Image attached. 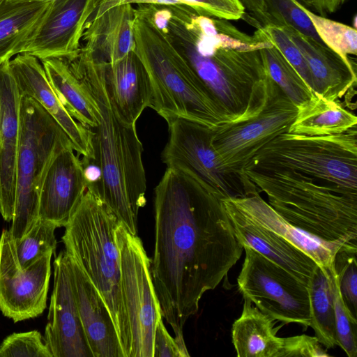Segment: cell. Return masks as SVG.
<instances>
[{
    "label": "cell",
    "instance_id": "f6af8a7d",
    "mask_svg": "<svg viewBox=\"0 0 357 357\" xmlns=\"http://www.w3.org/2000/svg\"><path fill=\"white\" fill-rule=\"evenodd\" d=\"M15 2H50L54 0H9Z\"/></svg>",
    "mask_w": 357,
    "mask_h": 357
},
{
    "label": "cell",
    "instance_id": "d6a6232c",
    "mask_svg": "<svg viewBox=\"0 0 357 357\" xmlns=\"http://www.w3.org/2000/svg\"><path fill=\"white\" fill-rule=\"evenodd\" d=\"M265 1L271 24L291 27L299 33L324 44L306 14L305 7L297 1Z\"/></svg>",
    "mask_w": 357,
    "mask_h": 357
},
{
    "label": "cell",
    "instance_id": "bcb514c9",
    "mask_svg": "<svg viewBox=\"0 0 357 357\" xmlns=\"http://www.w3.org/2000/svg\"><path fill=\"white\" fill-rule=\"evenodd\" d=\"M6 1H8V0H0V3L4 2Z\"/></svg>",
    "mask_w": 357,
    "mask_h": 357
},
{
    "label": "cell",
    "instance_id": "277c9868",
    "mask_svg": "<svg viewBox=\"0 0 357 357\" xmlns=\"http://www.w3.org/2000/svg\"><path fill=\"white\" fill-rule=\"evenodd\" d=\"M135 8L132 52L151 86L150 107L165 121L183 118L216 128L229 123L168 31L153 18V4Z\"/></svg>",
    "mask_w": 357,
    "mask_h": 357
},
{
    "label": "cell",
    "instance_id": "4dcf8cb0",
    "mask_svg": "<svg viewBox=\"0 0 357 357\" xmlns=\"http://www.w3.org/2000/svg\"><path fill=\"white\" fill-rule=\"evenodd\" d=\"M56 228L53 223L38 218L24 237L13 238L15 253L22 268L30 266L49 253L55 254Z\"/></svg>",
    "mask_w": 357,
    "mask_h": 357
},
{
    "label": "cell",
    "instance_id": "7a4b0ae2",
    "mask_svg": "<svg viewBox=\"0 0 357 357\" xmlns=\"http://www.w3.org/2000/svg\"><path fill=\"white\" fill-rule=\"evenodd\" d=\"M177 20L170 29L173 40L229 123L257 116L275 89L261 54V29L250 36L229 20L192 8L181 11Z\"/></svg>",
    "mask_w": 357,
    "mask_h": 357
},
{
    "label": "cell",
    "instance_id": "b9f144b4",
    "mask_svg": "<svg viewBox=\"0 0 357 357\" xmlns=\"http://www.w3.org/2000/svg\"><path fill=\"white\" fill-rule=\"evenodd\" d=\"M245 9L252 15L257 22L256 26L271 24L265 0H240Z\"/></svg>",
    "mask_w": 357,
    "mask_h": 357
},
{
    "label": "cell",
    "instance_id": "ee69618b",
    "mask_svg": "<svg viewBox=\"0 0 357 357\" xmlns=\"http://www.w3.org/2000/svg\"><path fill=\"white\" fill-rule=\"evenodd\" d=\"M306 8H313V0H296Z\"/></svg>",
    "mask_w": 357,
    "mask_h": 357
},
{
    "label": "cell",
    "instance_id": "f1b7e54d",
    "mask_svg": "<svg viewBox=\"0 0 357 357\" xmlns=\"http://www.w3.org/2000/svg\"><path fill=\"white\" fill-rule=\"evenodd\" d=\"M334 268V266H333ZM324 272L319 266L307 284L310 327L315 337L326 348L337 346L335 324L334 278L333 269Z\"/></svg>",
    "mask_w": 357,
    "mask_h": 357
},
{
    "label": "cell",
    "instance_id": "5bb4252c",
    "mask_svg": "<svg viewBox=\"0 0 357 357\" xmlns=\"http://www.w3.org/2000/svg\"><path fill=\"white\" fill-rule=\"evenodd\" d=\"M101 0H54L28 40L22 54L42 60L69 57L81 48L88 22Z\"/></svg>",
    "mask_w": 357,
    "mask_h": 357
},
{
    "label": "cell",
    "instance_id": "2e32d148",
    "mask_svg": "<svg viewBox=\"0 0 357 357\" xmlns=\"http://www.w3.org/2000/svg\"><path fill=\"white\" fill-rule=\"evenodd\" d=\"M71 144L53 157L43 179L38 199V218L65 227L81 202L87 186L79 154Z\"/></svg>",
    "mask_w": 357,
    "mask_h": 357
},
{
    "label": "cell",
    "instance_id": "f35d334b",
    "mask_svg": "<svg viewBox=\"0 0 357 357\" xmlns=\"http://www.w3.org/2000/svg\"><path fill=\"white\" fill-rule=\"evenodd\" d=\"M329 356L315 336L301 335L284 337L281 357H325Z\"/></svg>",
    "mask_w": 357,
    "mask_h": 357
},
{
    "label": "cell",
    "instance_id": "d590c367",
    "mask_svg": "<svg viewBox=\"0 0 357 357\" xmlns=\"http://www.w3.org/2000/svg\"><path fill=\"white\" fill-rule=\"evenodd\" d=\"M0 357H52L41 333L36 331L13 333L0 344Z\"/></svg>",
    "mask_w": 357,
    "mask_h": 357
},
{
    "label": "cell",
    "instance_id": "603a6c76",
    "mask_svg": "<svg viewBox=\"0 0 357 357\" xmlns=\"http://www.w3.org/2000/svg\"><path fill=\"white\" fill-rule=\"evenodd\" d=\"M105 79L111 100L120 121L136 126L143 111L150 107L152 89L149 76L131 52L120 61H105Z\"/></svg>",
    "mask_w": 357,
    "mask_h": 357
},
{
    "label": "cell",
    "instance_id": "74e56055",
    "mask_svg": "<svg viewBox=\"0 0 357 357\" xmlns=\"http://www.w3.org/2000/svg\"><path fill=\"white\" fill-rule=\"evenodd\" d=\"M182 5L212 17L238 20L245 17V9L240 0H180Z\"/></svg>",
    "mask_w": 357,
    "mask_h": 357
},
{
    "label": "cell",
    "instance_id": "44dd1931",
    "mask_svg": "<svg viewBox=\"0 0 357 357\" xmlns=\"http://www.w3.org/2000/svg\"><path fill=\"white\" fill-rule=\"evenodd\" d=\"M302 53L310 74L312 92L336 101L356 83V64L326 45L291 27L280 26Z\"/></svg>",
    "mask_w": 357,
    "mask_h": 357
},
{
    "label": "cell",
    "instance_id": "52a82bcc",
    "mask_svg": "<svg viewBox=\"0 0 357 357\" xmlns=\"http://www.w3.org/2000/svg\"><path fill=\"white\" fill-rule=\"evenodd\" d=\"M244 169L289 170L357 191L356 126L332 135L281 134Z\"/></svg>",
    "mask_w": 357,
    "mask_h": 357
},
{
    "label": "cell",
    "instance_id": "ffe728a7",
    "mask_svg": "<svg viewBox=\"0 0 357 357\" xmlns=\"http://www.w3.org/2000/svg\"><path fill=\"white\" fill-rule=\"evenodd\" d=\"M222 201L235 236L242 246L252 248L307 285L318 266L312 258L273 231L246 217L227 198Z\"/></svg>",
    "mask_w": 357,
    "mask_h": 357
},
{
    "label": "cell",
    "instance_id": "7402d4cb",
    "mask_svg": "<svg viewBox=\"0 0 357 357\" xmlns=\"http://www.w3.org/2000/svg\"><path fill=\"white\" fill-rule=\"evenodd\" d=\"M259 192L255 187L244 197L227 199L246 217L283 238L312 258L324 272L330 273L336 253L341 248H349L314 237L290 224L262 199Z\"/></svg>",
    "mask_w": 357,
    "mask_h": 357
},
{
    "label": "cell",
    "instance_id": "60d3db41",
    "mask_svg": "<svg viewBox=\"0 0 357 357\" xmlns=\"http://www.w3.org/2000/svg\"><path fill=\"white\" fill-rule=\"evenodd\" d=\"M155 4V5H182L180 0H101L92 17L101 15L107 10L124 4Z\"/></svg>",
    "mask_w": 357,
    "mask_h": 357
},
{
    "label": "cell",
    "instance_id": "6da1fadb",
    "mask_svg": "<svg viewBox=\"0 0 357 357\" xmlns=\"http://www.w3.org/2000/svg\"><path fill=\"white\" fill-rule=\"evenodd\" d=\"M222 200L171 168L155 188L151 274L162 316L182 347L183 327L201 298L227 278L243 250Z\"/></svg>",
    "mask_w": 357,
    "mask_h": 357
},
{
    "label": "cell",
    "instance_id": "ba28073f",
    "mask_svg": "<svg viewBox=\"0 0 357 357\" xmlns=\"http://www.w3.org/2000/svg\"><path fill=\"white\" fill-rule=\"evenodd\" d=\"M20 97L15 205L9 229L15 239L24 237L38 219L39 192L47 167L59 149L72 144L61 127L38 102L27 96Z\"/></svg>",
    "mask_w": 357,
    "mask_h": 357
},
{
    "label": "cell",
    "instance_id": "9c48e42d",
    "mask_svg": "<svg viewBox=\"0 0 357 357\" xmlns=\"http://www.w3.org/2000/svg\"><path fill=\"white\" fill-rule=\"evenodd\" d=\"M115 238L120 252L121 293L129 333L128 357H153L155 331L162 316L151 274V260L141 239L120 222Z\"/></svg>",
    "mask_w": 357,
    "mask_h": 357
},
{
    "label": "cell",
    "instance_id": "836d02e7",
    "mask_svg": "<svg viewBox=\"0 0 357 357\" xmlns=\"http://www.w3.org/2000/svg\"><path fill=\"white\" fill-rule=\"evenodd\" d=\"M334 278V306L335 337L337 346L340 347L349 357L357 356V320L350 312L342 297L337 277L333 269Z\"/></svg>",
    "mask_w": 357,
    "mask_h": 357
},
{
    "label": "cell",
    "instance_id": "8992f818",
    "mask_svg": "<svg viewBox=\"0 0 357 357\" xmlns=\"http://www.w3.org/2000/svg\"><path fill=\"white\" fill-rule=\"evenodd\" d=\"M119 222L98 197L86 189L64 227L61 239L68 257L104 300L114 323L124 357H128L129 333L121 293L120 252L115 238Z\"/></svg>",
    "mask_w": 357,
    "mask_h": 357
},
{
    "label": "cell",
    "instance_id": "8d00e7d4",
    "mask_svg": "<svg viewBox=\"0 0 357 357\" xmlns=\"http://www.w3.org/2000/svg\"><path fill=\"white\" fill-rule=\"evenodd\" d=\"M259 27L312 90V80L306 61L287 33L282 26L273 24Z\"/></svg>",
    "mask_w": 357,
    "mask_h": 357
},
{
    "label": "cell",
    "instance_id": "30bf717a",
    "mask_svg": "<svg viewBox=\"0 0 357 357\" xmlns=\"http://www.w3.org/2000/svg\"><path fill=\"white\" fill-rule=\"evenodd\" d=\"M169 139L162 160L167 168L192 177L222 199L242 197L250 192L248 176L227 171L213 146L214 128L183 118L166 121Z\"/></svg>",
    "mask_w": 357,
    "mask_h": 357
},
{
    "label": "cell",
    "instance_id": "d4e9b609",
    "mask_svg": "<svg viewBox=\"0 0 357 357\" xmlns=\"http://www.w3.org/2000/svg\"><path fill=\"white\" fill-rule=\"evenodd\" d=\"M232 325V342L238 357H281L284 338L276 335L275 320L246 298Z\"/></svg>",
    "mask_w": 357,
    "mask_h": 357
},
{
    "label": "cell",
    "instance_id": "4316f807",
    "mask_svg": "<svg viewBox=\"0 0 357 357\" xmlns=\"http://www.w3.org/2000/svg\"><path fill=\"white\" fill-rule=\"evenodd\" d=\"M50 2L0 3V66L22 53Z\"/></svg>",
    "mask_w": 357,
    "mask_h": 357
},
{
    "label": "cell",
    "instance_id": "9a60e30c",
    "mask_svg": "<svg viewBox=\"0 0 357 357\" xmlns=\"http://www.w3.org/2000/svg\"><path fill=\"white\" fill-rule=\"evenodd\" d=\"M44 342L52 357H93L75 302L65 250L55 257Z\"/></svg>",
    "mask_w": 357,
    "mask_h": 357
},
{
    "label": "cell",
    "instance_id": "7c38bea8",
    "mask_svg": "<svg viewBox=\"0 0 357 357\" xmlns=\"http://www.w3.org/2000/svg\"><path fill=\"white\" fill-rule=\"evenodd\" d=\"M296 113L297 107L276 86L257 116L214 128L212 143L223 167L241 174L258 151L288 132Z\"/></svg>",
    "mask_w": 357,
    "mask_h": 357
},
{
    "label": "cell",
    "instance_id": "e575fe53",
    "mask_svg": "<svg viewBox=\"0 0 357 357\" xmlns=\"http://www.w3.org/2000/svg\"><path fill=\"white\" fill-rule=\"evenodd\" d=\"M357 250L343 248L335 255L334 267L344 303L357 316Z\"/></svg>",
    "mask_w": 357,
    "mask_h": 357
},
{
    "label": "cell",
    "instance_id": "e0dca14e",
    "mask_svg": "<svg viewBox=\"0 0 357 357\" xmlns=\"http://www.w3.org/2000/svg\"><path fill=\"white\" fill-rule=\"evenodd\" d=\"M9 67L20 96L31 98L38 102L61 127L74 150L82 158H93L91 130L75 121L66 111L39 59L20 54L9 61Z\"/></svg>",
    "mask_w": 357,
    "mask_h": 357
},
{
    "label": "cell",
    "instance_id": "d6986e66",
    "mask_svg": "<svg viewBox=\"0 0 357 357\" xmlns=\"http://www.w3.org/2000/svg\"><path fill=\"white\" fill-rule=\"evenodd\" d=\"M68 263L77 310L93 357H124L114 323L104 300L69 257Z\"/></svg>",
    "mask_w": 357,
    "mask_h": 357
},
{
    "label": "cell",
    "instance_id": "4fadbf2b",
    "mask_svg": "<svg viewBox=\"0 0 357 357\" xmlns=\"http://www.w3.org/2000/svg\"><path fill=\"white\" fill-rule=\"evenodd\" d=\"M53 254L20 266L9 229L0 236V310L14 322L35 318L47 307Z\"/></svg>",
    "mask_w": 357,
    "mask_h": 357
},
{
    "label": "cell",
    "instance_id": "cb8c5ba5",
    "mask_svg": "<svg viewBox=\"0 0 357 357\" xmlns=\"http://www.w3.org/2000/svg\"><path fill=\"white\" fill-rule=\"evenodd\" d=\"M134 13L132 5L124 4L91 18L83 35L84 47L109 63L123 59L132 50Z\"/></svg>",
    "mask_w": 357,
    "mask_h": 357
},
{
    "label": "cell",
    "instance_id": "7bdbcfd3",
    "mask_svg": "<svg viewBox=\"0 0 357 357\" xmlns=\"http://www.w3.org/2000/svg\"><path fill=\"white\" fill-rule=\"evenodd\" d=\"M347 0H313V9L319 15L335 12Z\"/></svg>",
    "mask_w": 357,
    "mask_h": 357
},
{
    "label": "cell",
    "instance_id": "1f68e13d",
    "mask_svg": "<svg viewBox=\"0 0 357 357\" xmlns=\"http://www.w3.org/2000/svg\"><path fill=\"white\" fill-rule=\"evenodd\" d=\"M304 9L325 45L344 56L356 55V28L317 15L305 7Z\"/></svg>",
    "mask_w": 357,
    "mask_h": 357
},
{
    "label": "cell",
    "instance_id": "f546056e",
    "mask_svg": "<svg viewBox=\"0 0 357 357\" xmlns=\"http://www.w3.org/2000/svg\"><path fill=\"white\" fill-rule=\"evenodd\" d=\"M264 35L261 54L266 73L272 82L298 107L310 100L314 93L280 51L264 33Z\"/></svg>",
    "mask_w": 357,
    "mask_h": 357
},
{
    "label": "cell",
    "instance_id": "8fae6325",
    "mask_svg": "<svg viewBox=\"0 0 357 357\" xmlns=\"http://www.w3.org/2000/svg\"><path fill=\"white\" fill-rule=\"evenodd\" d=\"M243 248L245 256L237 279L243 297L275 321L309 327L307 285L252 248Z\"/></svg>",
    "mask_w": 357,
    "mask_h": 357
},
{
    "label": "cell",
    "instance_id": "ac0fdd59",
    "mask_svg": "<svg viewBox=\"0 0 357 357\" xmlns=\"http://www.w3.org/2000/svg\"><path fill=\"white\" fill-rule=\"evenodd\" d=\"M20 98L7 61L0 66V213L7 222L15 213Z\"/></svg>",
    "mask_w": 357,
    "mask_h": 357
},
{
    "label": "cell",
    "instance_id": "3957f363",
    "mask_svg": "<svg viewBox=\"0 0 357 357\" xmlns=\"http://www.w3.org/2000/svg\"><path fill=\"white\" fill-rule=\"evenodd\" d=\"M65 59L98 108V123L90 129L93 159L101 180L91 190L128 232L137 235L139 211L146 203V179L136 126H126L117 116L106 83L105 61L84 47Z\"/></svg>",
    "mask_w": 357,
    "mask_h": 357
},
{
    "label": "cell",
    "instance_id": "83f0119b",
    "mask_svg": "<svg viewBox=\"0 0 357 357\" xmlns=\"http://www.w3.org/2000/svg\"><path fill=\"white\" fill-rule=\"evenodd\" d=\"M357 124L356 116L336 101L314 93L297 107L296 118L287 132L305 136H326L343 133Z\"/></svg>",
    "mask_w": 357,
    "mask_h": 357
},
{
    "label": "cell",
    "instance_id": "484cf974",
    "mask_svg": "<svg viewBox=\"0 0 357 357\" xmlns=\"http://www.w3.org/2000/svg\"><path fill=\"white\" fill-rule=\"evenodd\" d=\"M40 61L51 86L68 114L88 128L96 127L98 123L97 106L67 61L61 57Z\"/></svg>",
    "mask_w": 357,
    "mask_h": 357
},
{
    "label": "cell",
    "instance_id": "5b68a950",
    "mask_svg": "<svg viewBox=\"0 0 357 357\" xmlns=\"http://www.w3.org/2000/svg\"><path fill=\"white\" fill-rule=\"evenodd\" d=\"M285 220L327 242L357 249V191L289 170L243 171Z\"/></svg>",
    "mask_w": 357,
    "mask_h": 357
},
{
    "label": "cell",
    "instance_id": "ab89813d",
    "mask_svg": "<svg viewBox=\"0 0 357 357\" xmlns=\"http://www.w3.org/2000/svg\"><path fill=\"white\" fill-rule=\"evenodd\" d=\"M188 349L182 348L174 337L167 331L162 319L155 328L153 342V357H188Z\"/></svg>",
    "mask_w": 357,
    "mask_h": 357
}]
</instances>
